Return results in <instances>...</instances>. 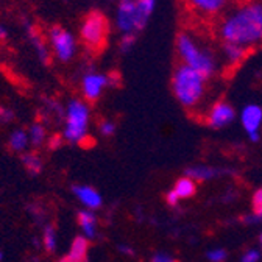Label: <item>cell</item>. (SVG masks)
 Instances as JSON below:
<instances>
[{
	"label": "cell",
	"instance_id": "6da1fadb",
	"mask_svg": "<svg viewBox=\"0 0 262 262\" xmlns=\"http://www.w3.org/2000/svg\"><path fill=\"white\" fill-rule=\"evenodd\" d=\"M217 36L247 50L262 46V0H244L226 11L217 24Z\"/></svg>",
	"mask_w": 262,
	"mask_h": 262
},
{
	"label": "cell",
	"instance_id": "7a4b0ae2",
	"mask_svg": "<svg viewBox=\"0 0 262 262\" xmlns=\"http://www.w3.org/2000/svg\"><path fill=\"white\" fill-rule=\"evenodd\" d=\"M177 53L181 64L196 71L208 80L219 71V59L215 53L189 31H183L178 35Z\"/></svg>",
	"mask_w": 262,
	"mask_h": 262
},
{
	"label": "cell",
	"instance_id": "3957f363",
	"mask_svg": "<svg viewBox=\"0 0 262 262\" xmlns=\"http://www.w3.org/2000/svg\"><path fill=\"white\" fill-rule=\"evenodd\" d=\"M206 81L208 78L202 74L184 64H178L172 75V92L183 108L195 110L205 100Z\"/></svg>",
	"mask_w": 262,
	"mask_h": 262
},
{
	"label": "cell",
	"instance_id": "277c9868",
	"mask_svg": "<svg viewBox=\"0 0 262 262\" xmlns=\"http://www.w3.org/2000/svg\"><path fill=\"white\" fill-rule=\"evenodd\" d=\"M91 111L89 106L78 98H72L66 108L64 116V141L71 144H84L88 139V126H89Z\"/></svg>",
	"mask_w": 262,
	"mask_h": 262
},
{
	"label": "cell",
	"instance_id": "5b68a950",
	"mask_svg": "<svg viewBox=\"0 0 262 262\" xmlns=\"http://www.w3.org/2000/svg\"><path fill=\"white\" fill-rule=\"evenodd\" d=\"M150 17L141 10L138 0H119L116 10V28L122 35H136L145 28Z\"/></svg>",
	"mask_w": 262,
	"mask_h": 262
},
{
	"label": "cell",
	"instance_id": "8992f818",
	"mask_svg": "<svg viewBox=\"0 0 262 262\" xmlns=\"http://www.w3.org/2000/svg\"><path fill=\"white\" fill-rule=\"evenodd\" d=\"M108 31V19L102 13L92 11L83 20L80 36L86 49H89L91 52H100L106 42Z\"/></svg>",
	"mask_w": 262,
	"mask_h": 262
},
{
	"label": "cell",
	"instance_id": "52a82bcc",
	"mask_svg": "<svg viewBox=\"0 0 262 262\" xmlns=\"http://www.w3.org/2000/svg\"><path fill=\"white\" fill-rule=\"evenodd\" d=\"M231 0H184L187 11L199 20H212L219 17Z\"/></svg>",
	"mask_w": 262,
	"mask_h": 262
},
{
	"label": "cell",
	"instance_id": "ba28073f",
	"mask_svg": "<svg viewBox=\"0 0 262 262\" xmlns=\"http://www.w3.org/2000/svg\"><path fill=\"white\" fill-rule=\"evenodd\" d=\"M50 42H52V47L55 50L56 58L62 62L71 61L77 52L75 38L68 30H64L58 25L50 30Z\"/></svg>",
	"mask_w": 262,
	"mask_h": 262
},
{
	"label": "cell",
	"instance_id": "9c48e42d",
	"mask_svg": "<svg viewBox=\"0 0 262 262\" xmlns=\"http://www.w3.org/2000/svg\"><path fill=\"white\" fill-rule=\"evenodd\" d=\"M114 84V78L106 74L98 72H86L81 80V91L88 102H97L102 97L103 91Z\"/></svg>",
	"mask_w": 262,
	"mask_h": 262
},
{
	"label": "cell",
	"instance_id": "30bf717a",
	"mask_svg": "<svg viewBox=\"0 0 262 262\" xmlns=\"http://www.w3.org/2000/svg\"><path fill=\"white\" fill-rule=\"evenodd\" d=\"M234 117H236L234 108H233L231 105H229L228 102L220 100V102H215V103L209 108V111H208V114H206V123H208L211 128L219 129V128L228 126L229 123H231V122L234 120Z\"/></svg>",
	"mask_w": 262,
	"mask_h": 262
},
{
	"label": "cell",
	"instance_id": "8fae6325",
	"mask_svg": "<svg viewBox=\"0 0 262 262\" xmlns=\"http://www.w3.org/2000/svg\"><path fill=\"white\" fill-rule=\"evenodd\" d=\"M241 122L253 142L259 139V128L262 125V108L259 105H247L241 113Z\"/></svg>",
	"mask_w": 262,
	"mask_h": 262
},
{
	"label": "cell",
	"instance_id": "7c38bea8",
	"mask_svg": "<svg viewBox=\"0 0 262 262\" xmlns=\"http://www.w3.org/2000/svg\"><path fill=\"white\" fill-rule=\"evenodd\" d=\"M89 253V239L84 236H78L72 241L69 253L59 257L58 262H88Z\"/></svg>",
	"mask_w": 262,
	"mask_h": 262
},
{
	"label": "cell",
	"instance_id": "4fadbf2b",
	"mask_svg": "<svg viewBox=\"0 0 262 262\" xmlns=\"http://www.w3.org/2000/svg\"><path fill=\"white\" fill-rule=\"evenodd\" d=\"M72 192L78 196V200L88 208V209H98L103 205L102 195L98 193L94 187L84 186V184H74Z\"/></svg>",
	"mask_w": 262,
	"mask_h": 262
},
{
	"label": "cell",
	"instance_id": "5bb4252c",
	"mask_svg": "<svg viewBox=\"0 0 262 262\" xmlns=\"http://www.w3.org/2000/svg\"><path fill=\"white\" fill-rule=\"evenodd\" d=\"M97 222H98L97 215L94 212H91L89 209L78 211V214H77V223L83 229L84 237H88V239L97 237Z\"/></svg>",
	"mask_w": 262,
	"mask_h": 262
},
{
	"label": "cell",
	"instance_id": "9a60e30c",
	"mask_svg": "<svg viewBox=\"0 0 262 262\" xmlns=\"http://www.w3.org/2000/svg\"><path fill=\"white\" fill-rule=\"evenodd\" d=\"M231 170H222V169H215V167H206V166H195V167H189L184 170L186 177L192 178L193 181H206V180H212L215 177H220L223 173H228Z\"/></svg>",
	"mask_w": 262,
	"mask_h": 262
},
{
	"label": "cell",
	"instance_id": "2e32d148",
	"mask_svg": "<svg viewBox=\"0 0 262 262\" xmlns=\"http://www.w3.org/2000/svg\"><path fill=\"white\" fill-rule=\"evenodd\" d=\"M20 161L24 164V167L27 170V173H30L31 177H36L42 172L44 167V161L39 156L38 151H25L20 155Z\"/></svg>",
	"mask_w": 262,
	"mask_h": 262
},
{
	"label": "cell",
	"instance_id": "e0dca14e",
	"mask_svg": "<svg viewBox=\"0 0 262 262\" xmlns=\"http://www.w3.org/2000/svg\"><path fill=\"white\" fill-rule=\"evenodd\" d=\"M247 53H248V50L241 47V46L222 42V55H223V58H225V61L228 64H231V66L241 64L245 59Z\"/></svg>",
	"mask_w": 262,
	"mask_h": 262
},
{
	"label": "cell",
	"instance_id": "ac0fdd59",
	"mask_svg": "<svg viewBox=\"0 0 262 262\" xmlns=\"http://www.w3.org/2000/svg\"><path fill=\"white\" fill-rule=\"evenodd\" d=\"M25 30H27V35H28V38H30L31 44L35 46V49H36V53H38L39 61H41L42 64H49V61H50V50H49V49H47V46L42 42L41 36L38 35L36 30L33 28L30 24H27V25H25Z\"/></svg>",
	"mask_w": 262,
	"mask_h": 262
},
{
	"label": "cell",
	"instance_id": "d6986e66",
	"mask_svg": "<svg viewBox=\"0 0 262 262\" xmlns=\"http://www.w3.org/2000/svg\"><path fill=\"white\" fill-rule=\"evenodd\" d=\"M28 139H30V144L33 145V148L38 150L44 145L46 139H47V131L44 128L42 123L36 122L30 126V131H28Z\"/></svg>",
	"mask_w": 262,
	"mask_h": 262
},
{
	"label": "cell",
	"instance_id": "ffe728a7",
	"mask_svg": "<svg viewBox=\"0 0 262 262\" xmlns=\"http://www.w3.org/2000/svg\"><path fill=\"white\" fill-rule=\"evenodd\" d=\"M30 139H28V133L24 129H16L10 135V141H8V147L11 151L16 153H24V150L27 148Z\"/></svg>",
	"mask_w": 262,
	"mask_h": 262
},
{
	"label": "cell",
	"instance_id": "44dd1931",
	"mask_svg": "<svg viewBox=\"0 0 262 262\" xmlns=\"http://www.w3.org/2000/svg\"><path fill=\"white\" fill-rule=\"evenodd\" d=\"M173 190L177 192V195L180 196V199H190V196H193L195 192H196V184H195V181L192 178L184 177V178H180L175 183Z\"/></svg>",
	"mask_w": 262,
	"mask_h": 262
},
{
	"label": "cell",
	"instance_id": "7402d4cb",
	"mask_svg": "<svg viewBox=\"0 0 262 262\" xmlns=\"http://www.w3.org/2000/svg\"><path fill=\"white\" fill-rule=\"evenodd\" d=\"M42 245L47 254H53L56 251V226L55 223H47L42 231Z\"/></svg>",
	"mask_w": 262,
	"mask_h": 262
},
{
	"label": "cell",
	"instance_id": "603a6c76",
	"mask_svg": "<svg viewBox=\"0 0 262 262\" xmlns=\"http://www.w3.org/2000/svg\"><path fill=\"white\" fill-rule=\"evenodd\" d=\"M27 212L33 217V220H35L36 223H42L47 217V212H46V208L38 203V202H31L27 205Z\"/></svg>",
	"mask_w": 262,
	"mask_h": 262
},
{
	"label": "cell",
	"instance_id": "cb8c5ba5",
	"mask_svg": "<svg viewBox=\"0 0 262 262\" xmlns=\"http://www.w3.org/2000/svg\"><path fill=\"white\" fill-rule=\"evenodd\" d=\"M135 46H136V35H122L119 42V50L122 53H128Z\"/></svg>",
	"mask_w": 262,
	"mask_h": 262
},
{
	"label": "cell",
	"instance_id": "d4e9b609",
	"mask_svg": "<svg viewBox=\"0 0 262 262\" xmlns=\"http://www.w3.org/2000/svg\"><path fill=\"white\" fill-rule=\"evenodd\" d=\"M98 129H100V133L106 138L113 136L116 133V123L113 120H102L98 123Z\"/></svg>",
	"mask_w": 262,
	"mask_h": 262
},
{
	"label": "cell",
	"instance_id": "484cf974",
	"mask_svg": "<svg viewBox=\"0 0 262 262\" xmlns=\"http://www.w3.org/2000/svg\"><path fill=\"white\" fill-rule=\"evenodd\" d=\"M251 209L254 214L262 215V189H257L251 199Z\"/></svg>",
	"mask_w": 262,
	"mask_h": 262
},
{
	"label": "cell",
	"instance_id": "4316f807",
	"mask_svg": "<svg viewBox=\"0 0 262 262\" xmlns=\"http://www.w3.org/2000/svg\"><path fill=\"white\" fill-rule=\"evenodd\" d=\"M206 257L211 260V262H225L226 257H228V253L222 248H217V250H211L206 253Z\"/></svg>",
	"mask_w": 262,
	"mask_h": 262
},
{
	"label": "cell",
	"instance_id": "83f0119b",
	"mask_svg": "<svg viewBox=\"0 0 262 262\" xmlns=\"http://www.w3.org/2000/svg\"><path fill=\"white\" fill-rule=\"evenodd\" d=\"M14 120V113L5 106H0V122L2 123H10Z\"/></svg>",
	"mask_w": 262,
	"mask_h": 262
},
{
	"label": "cell",
	"instance_id": "f1b7e54d",
	"mask_svg": "<svg viewBox=\"0 0 262 262\" xmlns=\"http://www.w3.org/2000/svg\"><path fill=\"white\" fill-rule=\"evenodd\" d=\"M62 141H64V138H62V136H59V135H55V136H52V138L49 139V144H47L49 150H52V151L58 150V148L62 145Z\"/></svg>",
	"mask_w": 262,
	"mask_h": 262
},
{
	"label": "cell",
	"instance_id": "f546056e",
	"mask_svg": "<svg viewBox=\"0 0 262 262\" xmlns=\"http://www.w3.org/2000/svg\"><path fill=\"white\" fill-rule=\"evenodd\" d=\"M259 259H260V253L257 250H248L242 256V262H259Z\"/></svg>",
	"mask_w": 262,
	"mask_h": 262
},
{
	"label": "cell",
	"instance_id": "4dcf8cb0",
	"mask_svg": "<svg viewBox=\"0 0 262 262\" xmlns=\"http://www.w3.org/2000/svg\"><path fill=\"white\" fill-rule=\"evenodd\" d=\"M151 262H178V260L166 253H156V254H153Z\"/></svg>",
	"mask_w": 262,
	"mask_h": 262
},
{
	"label": "cell",
	"instance_id": "1f68e13d",
	"mask_svg": "<svg viewBox=\"0 0 262 262\" xmlns=\"http://www.w3.org/2000/svg\"><path fill=\"white\" fill-rule=\"evenodd\" d=\"M178 200H180V196L177 195V192L172 189L170 192H167L166 193V202L170 205V206H177L178 205Z\"/></svg>",
	"mask_w": 262,
	"mask_h": 262
},
{
	"label": "cell",
	"instance_id": "d6a6232c",
	"mask_svg": "<svg viewBox=\"0 0 262 262\" xmlns=\"http://www.w3.org/2000/svg\"><path fill=\"white\" fill-rule=\"evenodd\" d=\"M242 222H244V223H247V225H251V223H259V222H262V215L251 212L250 215H245V217L242 219Z\"/></svg>",
	"mask_w": 262,
	"mask_h": 262
},
{
	"label": "cell",
	"instance_id": "836d02e7",
	"mask_svg": "<svg viewBox=\"0 0 262 262\" xmlns=\"http://www.w3.org/2000/svg\"><path fill=\"white\" fill-rule=\"evenodd\" d=\"M117 248H119V251H120V253H123V254H128V256H135V251H133V248L128 247V245H123V244H120Z\"/></svg>",
	"mask_w": 262,
	"mask_h": 262
},
{
	"label": "cell",
	"instance_id": "e575fe53",
	"mask_svg": "<svg viewBox=\"0 0 262 262\" xmlns=\"http://www.w3.org/2000/svg\"><path fill=\"white\" fill-rule=\"evenodd\" d=\"M8 38V31L4 25H0V41H5Z\"/></svg>",
	"mask_w": 262,
	"mask_h": 262
},
{
	"label": "cell",
	"instance_id": "d590c367",
	"mask_svg": "<svg viewBox=\"0 0 262 262\" xmlns=\"http://www.w3.org/2000/svg\"><path fill=\"white\" fill-rule=\"evenodd\" d=\"M2 260H4V253L0 251V262H2Z\"/></svg>",
	"mask_w": 262,
	"mask_h": 262
},
{
	"label": "cell",
	"instance_id": "8d00e7d4",
	"mask_svg": "<svg viewBox=\"0 0 262 262\" xmlns=\"http://www.w3.org/2000/svg\"><path fill=\"white\" fill-rule=\"evenodd\" d=\"M260 244H262V234H260Z\"/></svg>",
	"mask_w": 262,
	"mask_h": 262
}]
</instances>
